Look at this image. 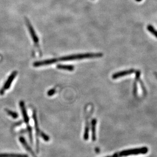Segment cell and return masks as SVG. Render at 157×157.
Listing matches in <instances>:
<instances>
[{"label":"cell","mask_w":157,"mask_h":157,"mask_svg":"<svg viewBox=\"0 0 157 157\" xmlns=\"http://www.w3.org/2000/svg\"><path fill=\"white\" fill-rule=\"evenodd\" d=\"M103 55L102 53H87L84 54H78V55H71L68 56H63L58 59L60 61H68L81 59L87 58H100Z\"/></svg>","instance_id":"6da1fadb"},{"label":"cell","mask_w":157,"mask_h":157,"mask_svg":"<svg viewBox=\"0 0 157 157\" xmlns=\"http://www.w3.org/2000/svg\"><path fill=\"white\" fill-rule=\"evenodd\" d=\"M148 151H149L148 148L146 147H143V148L122 151L119 153L118 155L119 157H122V156L135 155H138V154H145L148 152Z\"/></svg>","instance_id":"7a4b0ae2"},{"label":"cell","mask_w":157,"mask_h":157,"mask_svg":"<svg viewBox=\"0 0 157 157\" xmlns=\"http://www.w3.org/2000/svg\"><path fill=\"white\" fill-rule=\"evenodd\" d=\"M17 74H18V72H16V71H14L9 76V77H8V79L5 82V85H4L2 89L0 91V95H3L5 93V91L9 88L11 85L12 82L15 79V77Z\"/></svg>","instance_id":"3957f363"},{"label":"cell","mask_w":157,"mask_h":157,"mask_svg":"<svg viewBox=\"0 0 157 157\" xmlns=\"http://www.w3.org/2000/svg\"><path fill=\"white\" fill-rule=\"evenodd\" d=\"M26 24L27 26L28 30H29V32L30 33V35H31V37L32 38L33 41L34 42V43L35 44L38 43V42H39L38 38L36 35V34L35 32V30H34L33 27H32V26L31 25L30 21L27 18H26Z\"/></svg>","instance_id":"277c9868"},{"label":"cell","mask_w":157,"mask_h":157,"mask_svg":"<svg viewBox=\"0 0 157 157\" xmlns=\"http://www.w3.org/2000/svg\"><path fill=\"white\" fill-rule=\"evenodd\" d=\"M58 61V59H47L44 61H39V62H34L33 64V66L35 67H40V66H46V65H51L54 63L57 62Z\"/></svg>","instance_id":"5b68a950"},{"label":"cell","mask_w":157,"mask_h":157,"mask_svg":"<svg viewBox=\"0 0 157 157\" xmlns=\"http://www.w3.org/2000/svg\"><path fill=\"white\" fill-rule=\"evenodd\" d=\"M134 72L135 70L134 69H130V70H128L123 71H120V72H117L112 75V78L117 79L118 78H120V77H123V76L127 75L133 74V73H134Z\"/></svg>","instance_id":"8992f818"},{"label":"cell","mask_w":157,"mask_h":157,"mask_svg":"<svg viewBox=\"0 0 157 157\" xmlns=\"http://www.w3.org/2000/svg\"><path fill=\"white\" fill-rule=\"evenodd\" d=\"M20 105L21 108V111H22V113H23V117H24L25 122L26 123H28L29 120V117H28L27 114V111H26V108H25L24 102L23 101H21L20 103Z\"/></svg>","instance_id":"52a82bcc"},{"label":"cell","mask_w":157,"mask_h":157,"mask_svg":"<svg viewBox=\"0 0 157 157\" xmlns=\"http://www.w3.org/2000/svg\"><path fill=\"white\" fill-rule=\"evenodd\" d=\"M20 141L21 143L23 144V146H24L25 148L29 152L31 153V155H32L33 157H36L35 155H34V152H33V151H32L31 148H30V146H28L27 143L26 142V140L24 138H23V137H21L20 138Z\"/></svg>","instance_id":"ba28073f"},{"label":"cell","mask_w":157,"mask_h":157,"mask_svg":"<svg viewBox=\"0 0 157 157\" xmlns=\"http://www.w3.org/2000/svg\"><path fill=\"white\" fill-rule=\"evenodd\" d=\"M92 139L93 141H95L96 139V119H93L92 120Z\"/></svg>","instance_id":"9c48e42d"},{"label":"cell","mask_w":157,"mask_h":157,"mask_svg":"<svg viewBox=\"0 0 157 157\" xmlns=\"http://www.w3.org/2000/svg\"><path fill=\"white\" fill-rule=\"evenodd\" d=\"M0 157H28V156L24 154H1Z\"/></svg>","instance_id":"30bf717a"},{"label":"cell","mask_w":157,"mask_h":157,"mask_svg":"<svg viewBox=\"0 0 157 157\" xmlns=\"http://www.w3.org/2000/svg\"><path fill=\"white\" fill-rule=\"evenodd\" d=\"M57 68L58 69L61 70H64L70 71H72L74 70V66L71 65H58Z\"/></svg>","instance_id":"8fae6325"},{"label":"cell","mask_w":157,"mask_h":157,"mask_svg":"<svg viewBox=\"0 0 157 157\" xmlns=\"http://www.w3.org/2000/svg\"><path fill=\"white\" fill-rule=\"evenodd\" d=\"M147 29L149 32L152 33L155 37H156L157 38V30L154 28L153 26L152 25H149L147 27Z\"/></svg>","instance_id":"7c38bea8"},{"label":"cell","mask_w":157,"mask_h":157,"mask_svg":"<svg viewBox=\"0 0 157 157\" xmlns=\"http://www.w3.org/2000/svg\"><path fill=\"white\" fill-rule=\"evenodd\" d=\"M7 113L9 114V116H11L13 119H17L18 117V114L15 112H13L12 111L8 110V109H6Z\"/></svg>","instance_id":"4fadbf2b"},{"label":"cell","mask_w":157,"mask_h":157,"mask_svg":"<svg viewBox=\"0 0 157 157\" xmlns=\"http://www.w3.org/2000/svg\"><path fill=\"white\" fill-rule=\"evenodd\" d=\"M39 136H41V137H42L43 139H44L45 141H48L49 140H50V138H49V137L47 135L44 134V133H43L42 132H40L39 133Z\"/></svg>","instance_id":"5bb4252c"},{"label":"cell","mask_w":157,"mask_h":157,"mask_svg":"<svg viewBox=\"0 0 157 157\" xmlns=\"http://www.w3.org/2000/svg\"><path fill=\"white\" fill-rule=\"evenodd\" d=\"M28 130L29 134L30 139V141H31V143H32L33 139L32 134V129H31V127H30V126H28Z\"/></svg>","instance_id":"9a60e30c"},{"label":"cell","mask_w":157,"mask_h":157,"mask_svg":"<svg viewBox=\"0 0 157 157\" xmlns=\"http://www.w3.org/2000/svg\"><path fill=\"white\" fill-rule=\"evenodd\" d=\"M55 93V89H52V90H50L49 91L47 92V95L49 96H52Z\"/></svg>","instance_id":"2e32d148"},{"label":"cell","mask_w":157,"mask_h":157,"mask_svg":"<svg viewBox=\"0 0 157 157\" xmlns=\"http://www.w3.org/2000/svg\"><path fill=\"white\" fill-rule=\"evenodd\" d=\"M155 77L157 78V72H155Z\"/></svg>","instance_id":"e0dca14e"},{"label":"cell","mask_w":157,"mask_h":157,"mask_svg":"<svg viewBox=\"0 0 157 157\" xmlns=\"http://www.w3.org/2000/svg\"><path fill=\"white\" fill-rule=\"evenodd\" d=\"M136 1L137 2H140L142 0H136Z\"/></svg>","instance_id":"ac0fdd59"},{"label":"cell","mask_w":157,"mask_h":157,"mask_svg":"<svg viewBox=\"0 0 157 157\" xmlns=\"http://www.w3.org/2000/svg\"></svg>","instance_id":"d6986e66"}]
</instances>
